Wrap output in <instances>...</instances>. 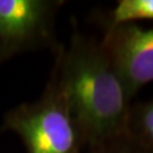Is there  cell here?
Here are the masks:
<instances>
[{
  "label": "cell",
  "mask_w": 153,
  "mask_h": 153,
  "mask_svg": "<svg viewBox=\"0 0 153 153\" xmlns=\"http://www.w3.org/2000/svg\"><path fill=\"white\" fill-rule=\"evenodd\" d=\"M71 26L68 44L53 52L52 69L86 151L126 135L131 103L101 40L81 32L75 21Z\"/></svg>",
  "instance_id": "cell-1"
},
{
  "label": "cell",
  "mask_w": 153,
  "mask_h": 153,
  "mask_svg": "<svg viewBox=\"0 0 153 153\" xmlns=\"http://www.w3.org/2000/svg\"><path fill=\"white\" fill-rule=\"evenodd\" d=\"M14 133L26 153H84L81 131L53 69L41 97L6 112L0 133Z\"/></svg>",
  "instance_id": "cell-2"
},
{
  "label": "cell",
  "mask_w": 153,
  "mask_h": 153,
  "mask_svg": "<svg viewBox=\"0 0 153 153\" xmlns=\"http://www.w3.org/2000/svg\"><path fill=\"white\" fill-rule=\"evenodd\" d=\"M65 1L0 0V67L14 57L60 47L56 21Z\"/></svg>",
  "instance_id": "cell-3"
},
{
  "label": "cell",
  "mask_w": 153,
  "mask_h": 153,
  "mask_svg": "<svg viewBox=\"0 0 153 153\" xmlns=\"http://www.w3.org/2000/svg\"><path fill=\"white\" fill-rule=\"evenodd\" d=\"M101 42L131 100L153 81V27L137 23L104 27Z\"/></svg>",
  "instance_id": "cell-4"
},
{
  "label": "cell",
  "mask_w": 153,
  "mask_h": 153,
  "mask_svg": "<svg viewBox=\"0 0 153 153\" xmlns=\"http://www.w3.org/2000/svg\"><path fill=\"white\" fill-rule=\"evenodd\" d=\"M126 135L153 153V99L131 104Z\"/></svg>",
  "instance_id": "cell-5"
},
{
  "label": "cell",
  "mask_w": 153,
  "mask_h": 153,
  "mask_svg": "<svg viewBox=\"0 0 153 153\" xmlns=\"http://www.w3.org/2000/svg\"><path fill=\"white\" fill-rule=\"evenodd\" d=\"M153 21V0H120L103 22L104 27Z\"/></svg>",
  "instance_id": "cell-6"
},
{
  "label": "cell",
  "mask_w": 153,
  "mask_h": 153,
  "mask_svg": "<svg viewBox=\"0 0 153 153\" xmlns=\"http://www.w3.org/2000/svg\"><path fill=\"white\" fill-rule=\"evenodd\" d=\"M84 153H152L131 137L124 135L116 140L101 144L97 148L86 150Z\"/></svg>",
  "instance_id": "cell-7"
}]
</instances>
